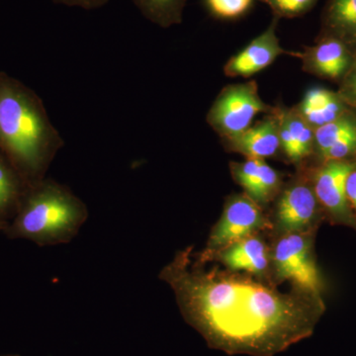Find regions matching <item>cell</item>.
<instances>
[{
    "mask_svg": "<svg viewBox=\"0 0 356 356\" xmlns=\"http://www.w3.org/2000/svg\"><path fill=\"white\" fill-rule=\"evenodd\" d=\"M109 0H53L54 3L70 7H81L86 10L100 8L108 3Z\"/></svg>",
    "mask_w": 356,
    "mask_h": 356,
    "instance_id": "cell-23",
    "label": "cell"
},
{
    "mask_svg": "<svg viewBox=\"0 0 356 356\" xmlns=\"http://www.w3.org/2000/svg\"><path fill=\"white\" fill-rule=\"evenodd\" d=\"M275 111L276 106L261 99L257 81H250L222 88L206 115V121L222 139L247 130L257 114Z\"/></svg>",
    "mask_w": 356,
    "mask_h": 356,
    "instance_id": "cell-7",
    "label": "cell"
},
{
    "mask_svg": "<svg viewBox=\"0 0 356 356\" xmlns=\"http://www.w3.org/2000/svg\"><path fill=\"white\" fill-rule=\"evenodd\" d=\"M318 36L334 37L356 55V0H327Z\"/></svg>",
    "mask_w": 356,
    "mask_h": 356,
    "instance_id": "cell-16",
    "label": "cell"
},
{
    "mask_svg": "<svg viewBox=\"0 0 356 356\" xmlns=\"http://www.w3.org/2000/svg\"><path fill=\"white\" fill-rule=\"evenodd\" d=\"M355 165L356 159H353L325 161L307 168L325 219L356 231V215L346 192V178Z\"/></svg>",
    "mask_w": 356,
    "mask_h": 356,
    "instance_id": "cell-8",
    "label": "cell"
},
{
    "mask_svg": "<svg viewBox=\"0 0 356 356\" xmlns=\"http://www.w3.org/2000/svg\"><path fill=\"white\" fill-rule=\"evenodd\" d=\"M28 185L10 161L0 152V222L15 216Z\"/></svg>",
    "mask_w": 356,
    "mask_h": 356,
    "instance_id": "cell-17",
    "label": "cell"
},
{
    "mask_svg": "<svg viewBox=\"0 0 356 356\" xmlns=\"http://www.w3.org/2000/svg\"><path fill=\"white\" fill-rule=\"evenodd\" d=\"M356 55L343 42L334 37L318 36L314 46L296 51L307 74L339 86L355 63Z\"/></svg>",
    "mask_w": 356,
    "mask_h": 356,
    "instance_id": "cell-9",
    "label": "cell"
},
{
    "mask_svg": "<svg viewBox=\"0 0 356 356\" xmlns=\"http://www.w3.org/2000/svg\"><path fill=\"white\" fill-rule=\"evenodd\" d=\"M337 93L351 109L356 111V57L353 67L339 84Z\"/></svg>",
    "mask_w": 356,
    "mask_h": 356,
    "instance_id": "cell-22",
    "label": "cell"
},
{
    "mask_svg": "<svg viewBox=\"0 0 356 356\" xmlns=\"http://www.w3.org/2000/svg\"><path fill=\"white\" fill-rule=\"evenodd\" d=\"M254 0H204L206 8L219 19H238L252 8Z\"/></svg>",
    "mask_w": 356,
    "mask_h": 356,
    "instance_id": "cell-20",
    "label": "cell"
},
{
    "mask_svg": "<svg viewBox=\"0 0 356 356\" xmlns=\"http://www.w3.org/2000/svg\"><path fill=\"white\" fill-rule=\"evenodd\" d=\"M280 19L273 17L266 31L229 58L224 65V74L229 77H250L273 65L282 55L295 57L296 51H288L281 47L276 35Z\"/></svg>",
    "mask_w": 356,
    "mask_h": 356,
    "instance_id": "cell-10",
    "label": "cell"
},
{
    "mask_svg": "<svg viewBox=\"0 0 356 356\" xmlns=\"http://www.w3.org/2000/svg\"><path fill=\"white\" fill-rule=\"evenodd\" d=\"M0 356H21L20 355H15V353H8V355H1Z\"/></svg>",
    "mask_w": 356,
    "mask_h": 356,
    "instance_id": "cell-26",
    "label": "cell"
},
{
    "mask_svg": "<svg viewBox=\"0 0 356 356\" xmlns=\"http://www.w3.org/2000/svg\"><path fill=\"white\" fill-rule=\"evenodd\" d=\"M185 248L159 278L170 285L185 322L213 350L229 355L274 356L314 334L324 299L268 281L194 261Z\"/></svg>",
    "mask_w": 356,
    "mask_h": 356,
    "instance_id": "cell-1",
    "label": "cell"
},
{
    "mask_svg": "<svg viewBox=\"0 0 356 356\" xmlns=\"http://www.w3.org/2000/svg\"><path fill=\"white\" fill-rule=\"evenodd\" d=\"M229 172L236 184L262 208L275 200L284 184L280 173L264 159H247L243 163L232 161Z\"/></svg>",
    "mask_w": 356,
    "mask_h": 356,
    "instance_id": "cell-13",
    "label": "cell"
},
{
    "mask_svg": "<svg viewBox=\"0 0 356 356\" xmlns=\"http://www.w3.org/2000/svg\"><path fill=\"white\" fill-rule=\"evenodd\" d=\"M273 222L276 236L295 232H316L325 219L306 165L287 184L274 200Z\"/></svg>",
    "mask_w": 356,
    "mask_h": 356,
    "instance_id": "cell-6",
    "label": "cell"
},
{
    "mask_svg": "<svg viewBox=\"0 0 356 356\" xmlns=\"http://www.w3.org/2000/svg\"><path fill=\"white\" fill-rule=\"evenodd\" d=\"M273 229V222L261 206L245 192L234 194L227 199L221 217L213 227L206 247L198 254L192 252V257L197 264H206L211 255L222 248L248 236Z\"/></svg>",
    "mask_w": 356,
    "mask_h": 356,
    "instance_id": "cell-5",
    "label": "cell"
},
{
    "mask_svg": "<svg viewBox=\"0 0 356 356\" xmlns=\"http://www.w3.org/2000/svg\"><path fill=\"white\" fill-rule=\"evenodd\" d=\"M280 149L289 163L297 168L306 165L314 156L315 130L309 125L294 107L278 105Z\"/></svg>",
    "mask_w": 356,
    "mask_h": 356,
    "instance_id": "cell-14",
    "label": "cell"
},
{
    "mask_svg": "<svg viewBox=\"0 0 356 356\" xmlns=\"http://www.w3.org/2000/svg\"><path fill=\"white\" fill-rule=\"evenodd\" d=\"M140 13L161 28L181 24L187 0H132Z\"/></svg>",
    "mask_w": 356,
    "mask_h": 356,
    "instance_id": "cell-19",
    "label": "cell"
},
{
    "mask_svg": "<svg viewBox=\"0 0 356 356\" xmlns=\"http://www.w3.org/2000/svg\"><path fill=\"white\" fill-rule=\"evenodd\" d=\"M295 108L314 130L337 120L350 108L337 91L323 88L309 89Z\"/></svg>",
    "mask_w": 356,
    "mask_h": 356,
    "instance_id": "cell-15",
    "label": "cell"
},
{
    "mask_svg": "<svg viewBox=\"0 0 356 356\" xmlns=\"http://www.w3.org/2000/svg\"><path fill=\"white\" fill-rule=\"evenodd\" d=\"M64 140L32 89L0 72V152L28 185L46 178Z\"/></svg>",
    "mask_w": 356,
    "mask_h": 356,
    "instance_id": "cell-2",
    "label": "cell"
},
{
    "mask_svg": "<svg viewBox=\"0 0 356 356\" xmlns=\"http://www.w3.org/2000/svg\"><path fill=\"white\" fill-rule=\"evenodd\" d=\"M316 232L277 236L270 248L271 282L289 281L293 288L323 298L324 281L314 254Z\"/></svg>",
    "mask_w": 356,
    "mask_h": 356,
    "instance_id": "cell-4",
    "label": "cell"
},
{
    "mask_svg": "<svg viewBox=\"0 0 356 356\" xmlns=\"http://www.w3.org/2000/svg\"><path fill=\"white\" fill-rule=\"evenodd\" d=\"M270 8L277 19L301 17L315 7L318 0H259Z\"/></svg>",
    "mask_w": 356,
    "mask_h": 356,
    "instance_id": "cell-21",
    "label": "cell"
},
{
    "mask_svg": "<svg viewBox=\"0 0 356 356\" xmlns=\"http://www.w3.org/2000/svg\"><path fill=\"white\" fill-rule=\"evenodd\" d=\"M346 192L348 203L356 215V165L346 178Z\"/></svg>",
    "mask_w": 356,
    "mask_h": 356,
    "instance_id": "cell-24",
    "label": "cell"
},
{
    "mask_svg": "<svg viewBox=\"0 0 356 356\" xmlns=\"http://www.w3.org/2000/svg\"><path fill=\"white\" fill-rule=\"evenodd\" d=\"M88 215V206L72 189L46 177L28 186L3 233L39 247L65 245L79 235Z\"/></svg>",
    "mask_w": 356,
    "mask_h": 356,
    "instance_id": "cell-3",
    "label": "cell"
},
{
    "mask_svg": "<svg viewBox=\"0 0 356 356\" xmlns=\"http://www.w3.org/2000/svg\"><path fill=\"white\" fill-rule=\"evenodd\" d=\"M353 137H356V111L350 108L337 120L315 130L314 158L320 161L330 147Z\"/></svg>",
    "mask_w": 356,
    "mask_h": 356,
    "instance_id": "cell-18",
    "label": "cell"
},
{
    "mask_svg": "<svg viewBox=\"0 0 356 356\" xmlns=\"http://www.w3.org/2000/svg\"><path fill=\"white\" fill-rule=\"evenodd\" d=\"M211 261L221 262L225 268L234 273H247L257 280L271 282L270 248L261 234L222 248L211 255L206 264Z\"/></svg>",
    "mask_w": 356,
    "mask_h": 356,
    "instance_id": "cell-11",
    "label": "cell"
},
{
    "mask_svg": "<svg viewBox=\"0 0 356 356\" xmlns=\"http://www.w3.org/2000/svg\"><path fill=\"white\" fill-rule=\"evenodd\" d=\"M7 227L6 222H0V232H3Z\"/></svg>",
    "mask_w": 356,
    "mask_h": 356,
    "instance_id": "cell-25",
    "label": "cell"
},
{
    "mask_svg": "<svg viewBox=\"0 0 356 356\" xmlns=\"http://www.w3.org/2000/svg\"><path fill=\"white\" fill-rule=\"evenodd\" d=\"M221 142L227 151L247 159L266 161L273 158L281 151L277 106L274 113L266 114L264 119L247 130L233 137L222 138Z\"/></svg>",
    "mask_w": 356,
    "mask_h": 356,
    "instance_id": "cell-12",
    "label": "cell"
}]
</instances>
